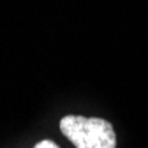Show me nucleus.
Listing matches in <instances>:
<instances>
[{
	"label": "nucleus",
	"mask_w": 148,
	"mask_h": 148,
	"mask_svg": "<svg viewBox=\"0 0 148 148\" xmlns=\"http://www.w3.org/2000/svg\"><path fill=\"white\" fill-rule=\"evenodd\" d=\"M62 134L76 148H115V129L104 118H88L79 115H67L60 120Z\"/></svg>",
	"instance_id": "nucleus-1"
},
{
	"label": "nucleus",
	"mask_w": 148,
	"mask_h": 148,
	"mask_svg": "<svg viewBox=\"0 0 148 148\" xmlns=\"http://www.w3.org/2000/svg\"><path fill=\"white\" fill-rule=\"evenodd\" d=\"M35 148H58V145L53 143V141H49V139H44V141H41V143H37Z\"/></svg>",
	"instance_id": "nucleus-2"
}]
</instances>
